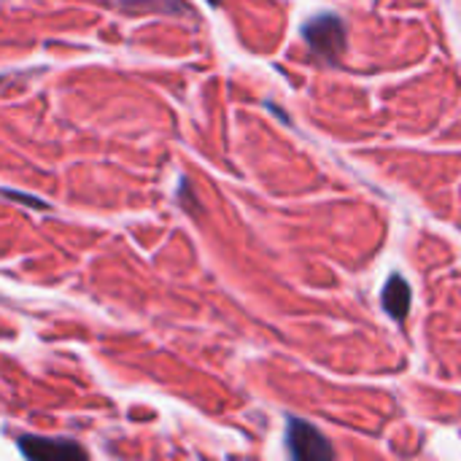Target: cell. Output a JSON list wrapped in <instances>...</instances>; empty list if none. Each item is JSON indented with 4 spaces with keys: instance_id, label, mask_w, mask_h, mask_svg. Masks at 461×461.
Here are the masks:
<instances>
[{
    "instance_id": "6da1fadb",
    "label": "cell",
    "mask_w": 461,
    "mask_h": 461,
    "mask_svg": "<svg viewBox=\"0 0 461 461\" xmlns=\"http://www.w3.org/2000/svg\"><path fill=\"white\" fill-rule=\"evenodd\" d=\"M303 38L311 51L327 62H335L346 51V24L335 14H319L303 24Z\"/></svg>"
},
{
    "instance_id": "7a4b0ae2",
    "label": "cell",
    "mask_w": 461,
    "mask_h": 461,
    "mask_svg": "<svg viewBox=\"0 0 461 461\" xmlns=\"http://www.w3.org/2000/svg\"><path fill=\"white\" fill-rule=\"evenodd\" d=\"M286 446H289V454L297 461H327L335 456V448L330 446V440L313 424H308L303 419H289Z\"/></svg>"
},
{
    "instance_id": "3957f363",
    "label": "cell",
    "mask_w": 461,
    "mask_h": 461,
    "mask_svg": "<svg viewBox=\"0 0 461 461\" xmlns=\"http://www.w3.org/2000/svg\"><path fill=\"white\" fill-rule=\"evenodd\" d=\"M19 451L32 461H68L89 456L86 448H81L73 440H49V438H35V435L19 438Z\"/></svg>"
},
{
    "instance_id": "277c9868",
    "label": "cell",
    "mask_w": 461,
    "mask_h": 461,
    "mask_svg": "<svg viewBox=\"0 0 461 461\" xmlns=\"http://www.w3.org/2000/svg\"><path fill=\"white\" fill-rule=\"evenodd\" d=\"M381 303H384V311H386L394 321H405V319H408V311H411V303H413L411 284H408L402 276H392V278L386 281V286H384Z\"/></svg>"
},
{
    "instance_id": "5b68a950",
    "label": "cell",
    "mask_w": 461,
    "mask_h": 461,
    "mask_svg": "<svg viewBox=\"0 0 461 461\" xmlns=\"http://www.w3.org/2000/svg\"><path fill=\"white\" fill-rule=\"evenodd\" d=\"M127 14H140V11H159V14H181L184 0H111Z\"/></svg>"
},
{
    "instance_id": "8992f818",
    "label": "cell",
    "mask_w": 461,
    "mask_h": 461,
    "mask_svg": "<svg viewBox=\"0 0 461 461\" xmlns=\"http://www.w3.org/2000/svg\"><path fill=\"white\" fill-rule=\"evenodd\" d=\"M0 194H3V197H8V200H16V203H22V205L38 208V211H46V208H49V203H43L41 197H30V194L14 192V189H0Z\"/></svg>"
},
{
    "instance_id": "52a82bcc",
    "label": "cell",
    "mask_w": 461,
    "mask_h": 461,
    "mask_svg": "<svg viewBox=\"0 0 461 461\" xmlns=\"http://www.w3.org/2000/svg\"><path fill=\"white\" fill-rule=\"evenodd\" d=\"M178 200H181V205H184V208H186L189 213L200 211V208H197V197H194V194H189V181H186V178L181 181V189H178Z\"/></svg>"
},
{
    "instance_id": "ba28073f",
    "label": "cell",
    "mask_w": 461,
    "mask_h": 461,
    "mask_svg": "<svg viewBox=\"0 0 461 461\" xmlns=\"http://www.w3.org/2000/svg\"><path fill=\"white\" fill-rule=\"evenodd\" d=\"M208 3H211V5H219V3H221V0H208Z\"/></svg>"
}]
</instances>
